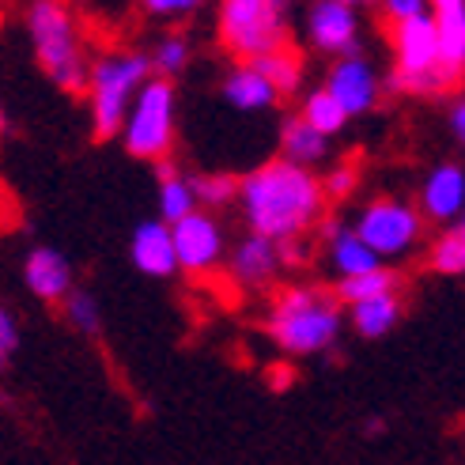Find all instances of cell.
<instances>
[{
  "label": "cell",
  "instance_id": "obj_1",
  "mask_svg": "<svg viewBox=\"0 0 465 465\" xmlns=\"http://www.w3.org/2000/svg\"><path fill=\"white\" fill-rule=\"evenodd\" d=\"M239 208L250 235H265L284 250L325 223V185L311 167L288 159H272L242 174Z\"/></svg>",
  "mask_w": 465,
  "mask_h": 465
},
{
  "label": "cell",
  "instance_id": "obj_2",
  "mask_svg": "<svg viewBox=\"0 0 465 465\" xmlns=\"http://www.w3.org/2000/svg\"><path fill=\"white\" fill-rule=\"evenodd\" d=\"M344 299L314 284H292L272 295L265 330L269 341L288 356H318L333 348L344 322Z\"/></svg>",
  "mask_w": 465,
  "mask_h": 465
},
{
  "label": "cell",
  "instance_id": "obj_3",
  "mask_svg": "<svg viewBox=\"0 0 465 465\" xmlns=\"http://www.w3.org/2000/svg\"><path fill=\"white\" fill-rule=\"evenodd\" d=\"M27 38L35 61L61 91H87L91 61L84 54L80 27L64 0H31L27 8Z\"/></svg>",
  "mask_w": 465,
  "mask_h": 465
},
{
  "label": "cell",
  "instance_id": "obj_4",
  "mask_svg": "<svg viewBox=\"0 0 465 465\" xmlns=\"http://www.w3.org/2000/svg\"><path fill=\"white\" fill-rule=\"evenodd\" d=\"M152 57L148 54H103L91 61V80H87V106H91V125H95L99 141L122 136L125 118L141 95V87L152 80Z\"/></svg>",
  "mask_w": 465,
  "mask_h": 465
},
{
  "label": "cell",
  "instance_id": "obj_5",
  "mask_svg": "<svg viewBox=\"0 0 465 465\" xmlns=\"http://www.w3.org/2000/svg\"><path fill=\"white\" fill-rule=\"evenodd\" d=\"M390 45H393V73H390L393 91H405V95H439V91L454 87L443 64V45H439V27L431 12L393 23Z\"/></svg>",
  "mask_w": 465,
  "mask_h": 465
},
{
  "label": "cell",
  "instance_id": "obj_6",
  "mask_svg": "<svg viewBox=\"0 0 465 465\" xmlns=\"http://www.w3.org/2000/svg\"><path fill=\"white\" fill-rule=\"evenodd\" d=\"M295 0H220L216 35L220 45L242 61H262L272 50H284L288 12Z\"/></svg>",
  "mask_w": 465,
  "mask_h": 465
},
{
  "label": "cell",
  "instance_id": "obj_7",
  "mask_svg": "<svg viewBox=\"0 0 465 465\" xmlns=\"http://www.w3.org/2000/svg\"><path fill=\"white\" fill-rule=\"evenodd\" d=\"M174 129H178V103H174V84L152 76L141 95H136L125 129H122V144L133 159L144 163H167L174 148Z\"/></svg>",
  "mask_w": 465,
  "mask_h": 465
},
{
  "label": "cell",
  "instance_id": "obj_8",
  "mask_svg": "<svg viewBox=\"0 0 465 465\" xmlns=\"http://www.w3.org/2000/svg\"><path fill=\"white\" fill-rule=\"evenodd\" d=\"M424 223L428 220L416 204L398 201V197H375L356 213L352 227L382 262H393V258H405V253L416 250V242L424 235Z\"/></svg>",
  "mask_w": 465,
  "mask_h": 465
},
{
  "label": "cell",
  "instance_id": "obj_9",
  "mask_svg": "<svg viewBox=\"0 0 465 465\" xmlns=\"http://www.w3.org/2000/svg\"><path fill=\"white\" fill-rule=\"evenodd\" d=\"M307 42L325 57H352L360 50V15L344 0H311L307 5Z\"/></svg>",
  "mask_w": 465,
  "mask_h": 465
},
{
  "label": "cell",
  "instance_id": "obj_10",
  "mask_svg": "<svg viewBox=\"0 0 465 465\" xmlns=\"http://www.w3.org/2000/svg\"><path fill=\"white\" fill-rule=\"evenodd\" d=\"M174 250H178V269L185 272H213L223 262V227L213 213L197 208L193 216L174 223Z\"/></svg>",
  "mask_w": 465,
  "mask_h": 465
},
{
  "label": "cell",
  "instance_id": "obj_11",
  "mask_svg": "<svg viewBox=\"0 0 465 465\" xmlns=\"http://www.w3.org/2000/svg\"><path fill=\"white\" fill-rule=\"evenodd\" d=\"M325 91L348 110V118H360V114L375 110V103L382 95V80L367 57L352 54V57L333 61L330 76H325Z\"/></svg>",
  "mask_w": 465,
  "mask_h": 465
},
{
  "label": "cell",
  "instance_id": "obj_12",
  "mask_svg": "<svg viewBox=\"0 0 465 465\" xmlns=\"http://www.w3.org/2000/svg\"><path fill=\"white\" fill-rule=\"evenodd\" d=\"M420 213L428 223H458L465 213V171L458 163H439L424 174L420 185Z\"/></svg>",
  "mask_w": 465,
  "mask_h": 465
},
{
  "label": "cell",
  "instance_id": "obj_13",
  "mask_svg": "<svg viewBox=\"0 0 465 465\" xmlns=\"http://www.w3.org/2000/svg\"><path fill=\"white\" fill-rule=\"evenodd\" d=\"M23 284L42 303H64L73 295V265L54 246H35L23 258Z\"/></svg>",
  "mask_w": 465,
  "mask_h": 465
},
{
  "label": "cell",
  "instance_id": "obj_14",
  "mask_svg": "<svg viewBox=\"0 0 465 465\" xmlns=\"http://www.w3.org/2000/svg\"><path fill=\"white\" fill-rule=\"evenodd\" d=\"M284 265V246L265 235H246L235 250H231V281L242 288H265L276 281V272Z\"/></svg>",
  "mask_w": 465,
  "mask_h": 465
},
{
  "label": "cell",
  "instance_id": "obj_15",
  "mask_svg": "<svg viewBox=\"0 0 465 465\" xmlns=\"http://www.w3.org/2000/svg\"><path fill=\"white\" fill-rule=\"evenodd\" d=\"M322 235H325V250H330V265L337 272V281H352V276L375 272V269L386 265L379 253L356 235V227H344L337 220H325L322 223Z\"/></svg>",
  "mask_w": 465,
  "mask_h": 465
},
{
  "label": "cell",
  "instance_id": "obj_16",
  "mask_svg": "<svg viewBox=\"0 0 465 465\" xmlns=\"http://www.w3.org/2000/svg\"><path fill=\"white\" fill-rule=\"evenodd\" d=\"M129 258L144 276H171L178 272V250H174V227L163 220H144L129 239Z\"/></svg>",
  "mask_w": 465,
  "mask_h": 465
},
{
  "label": "cell",
  "instance_id": "obj_17",
  "mask_svg": "<svg viewBox=\"0 0 465 465\" xmlns=\"http://www.w3.org/2000/svg\"><path fill=\"white\" fill-rule=\"evenodd\" d=\"M223 99H227L231 110H239V114H262V110L276 106L281 91L269 84V76L253 61H242V64L231 68L227 80H223Z\"/></svg>",
  "mask_w": 465,
  "mask_h": 465
},
{
  "label": "cell",
  "instance_id": "obj_18",
  "mask_svg": "<svg viewBox=\"0 0 465 465\" xmlns=\"http://www.w3.org/2000/svg\"><path fill=\"white\" fill-rule=\"evenodd\" d=\"M155 208L163 223H182L185 216L197 213V193H193V178H185L174 163H159V190H155Z\"/></svg>",
  "mask_w": 465,
  "mask_h": 465
},
{
  "label": "cell",
  "instance_id": "obj_19",
  "mask_svg": "<svg viewBox=\"0 0 465 465\" xmlns=\"http://www.w3.org/2000/svg\"><path fill=\"white\" fill-rule=\"evenodd\" d=\"M401 318V295L390 292V295H379V299H363V303H352L348 307V322H352V330L367 341H379L386 337L393 325Z\"/></svg>",
  "mask_w": 465,
  "mask_h": 465
},
{
  "label": "cell",
  "instance_id": "obj_20",
  "mask_svg": "<svg viewBox=\"0 0 465 465\" xmlns=\"http://www.w3.org/2000/svg\"><path fill=\"white\" fill-rule=\"evenodd\" d=\"M281 159L288 163H299V167H318V163L330 155V136H322L311 122H303L295 114V118L284 122V133H281Z\"/></svg>",
  "mask_w": 465,
  "mask_h": 465
},
{
  "label": "cell",
  "instance_id": "obj_21",
  "mask_svg": "<svg viewBox=\"0 0 465 465\" xmlns=\"http://www.w3.org/2000/svg\"><path fill=\"white\" fill-rule=\"evenodd\" d=\"M435 27H439V45H443V64H447L450 80L458 84L465 76V8L439 12Z\"/></svg>",
  "mask_w": 465,
  "mask_h": 465
},
{
  "label": "cell",
  "instance_id": "obj_22",
  "mask_svg": "<svg viewBox=\"0 0 465 465\" xmlns=\"http://www.w3.org/2000/svg\"><path fill=\"white\" fill-rule=\"evenodd\" d=\"M253 64H258L262 73L269 76V84L281 91V99L295 95L299 84H303V57H299L292 45H284V50H272V54H265L262 61H253Z\"/></svg>",
  "mask_w": 465,
  "mask_h": 465
},
{
  "label": "cell",
  "instance_id": "obj_23",
  "mask_svg": "<svg viewBox=\"0 0 465 465\" xmlns=\"http://www.w3.org/2000/svg\"><path fill=\"white\" fill-rule=\"evenodd\" d=\"M401 288V276L393 272L390 265L375 269V272H363V276H352V281H337V295L344 299V307L352 303H363V299H379V295H390Z\"/></svg>",
  "mask_w": 465,
  "mask_h": 465
},
{
  "label": "cell",
  "instance_id": "obj_24",
  "mask_svg": "<svg viewBox=\"0 0 465 465\" xmlns=\"http://www.w3.org/2000/svg\"><path fill=\"white\" fill-rule=\"evenodd\" d=\"M299 118L311 122L322 136H337L348 122H352V118H348V110H344V106H341V103H337L325 87L311 91V95L303 99V110H299Z\"/></svg>",
  "mask_w": 465,
  "mask_h": 465
},
{
  "label": "cell",
  "instance_id": "obj_25",
  "mask_svg": "<svg viewBox=\"0 0 465 465\" xmlns=\"http://www.w3.org/2000/svg\"><path fill=\"white\" fill-rule=\"evenodd\" d=\"M428 265H431L439 276H461V272H465V231H461L458 223L443 227V235L431 242Z\"/></svg>",
  "mask_w": 465,
  "mask_h": 465
},
{
  "label": "cell",
  "instance_id": "obj_26",
  "mask_svg": "<svg viewBox=\"0 0 465 465\" xmlns=\"http://www.w3.org/2000/svg\"><path fill=\"white\" fill-rule=\"evenodd\" d=\"M61 311H64V322L73 325L76 333L99 337V330H103V311H99V303H95V295H91V292L73 288V295H68L64 303H61Z\"/></svg>",
  "mask_w": 465,
  "mask_h": 465
},
{
  "label": "cell",
  "instance_id": "obj_27",
  "mask_svg": "<svg viewBox=\"0 0 465 465\" xmlns=\"http://www.w3.org/2000/svg\"><path fill=\"white\" fill-rule=\"evenodd\" d=\"M239 182L242 178H231V174H193L197 204L204 208V213H213V208H223L231 201H239Z\"/></svg>",
  "mask_w": 465,
  "mask_h": 465
},
{
  "label": "cell",
  "instance_id": "obj_28",
  "mask_svg": "<svg viewBox=\"0 0 465 465\" xmlns=\"http://www.w3.org/2000/svg\"><path fill=\"white\" fill-rule=\"evenodd\" d=\"M185 64H190V42H185L182 35L159 38V45L152 50V68H155V76L174 80Z\"/></svg>",
  "mask_w": 465,
  "mask_h": 465
},
{
  "label": "cell",
  "instance_id": "obj_29",
  "mask_svg": "<svg viewBox=\"0 0 465 465\" xmlns=\"http://www.w3.org/2000/svg\"><path fill=\"white\" fill-rule=\"evenodd\" d=\"M141 8L152 19H182V15H193L197 8H204V0H141Z\"/></svg>",
  "mask_w": 465,
  "mask_h": 465
},
{
  "label": "cell",
  "instance_id": "obj_30",
  "mask_svg": "<svg viewBox=\"0 0 465 465\" xmlns=\"http://www.w3.org/2000/svg\"><path fill=\"white\" fill-rule=\"evenodd\" d=\"M379 8L386 15V23H405V19H416V15H428L431 12V0H379Z\"/></svg>",
  "mask_w": 465,
  "mask_h": 465
},
{
  "label": "cell",
  "instance_id": "obj_31",
  "mask_svg": "<svg viewBox=\"0 0 465 465\" xmlns=\"http://www.w3.org/2000/svg\"><path fill=\"white\" fill-rule=\"evenodd\" d=\"M322 185H325V197H348V193H352L356 190V171L352 167H333L330 174H325L322 178Z\"/></svg>",
  "mask_w": 465,
  "mask_h": 465
},
{
  "label": "cell",
  "instance_id": "obj_32",
  "mask_svg": "<svg viewBox=\"0 0 465 465\" xmlns=\"http://www.w3.org/2000/svg\"><path fill=\"white\" fill-rule=\"evenodd\" d=\"M15 348H19V325L12 311H0V360H12Z\"/></svg>",
  "mask_w": 465,
  "mask_h": 465
},
{
  "label": "cell",
  "instance_id": "obj_33",
  "mask_svg": "<svg viewBox=\"0 0 465 465\" xmlns=\"http://www.w3.org/2000/svg\"><path fill=\"white\" fill-rule=\"evenodd\" d=\"M450 129H454V136L465 144V99H458L454 103V110H450Z\"/></svg>",
  "mask_w": 465,
  "mask_h": 465
},
{
  "label": "cell",
  "instance_id": "obj_34",
  "mask_svg": "<svg viewBox=\"0 0 465 465\" xmlns=\"http://www.w3.org/2000/svg\"><path fill=\"white\" fill-rule=\"evenodd\" d=\"M458 8H465V0H431V15H439V12H458Z\"/></svg>",
  "mask_w": 465,
  "mask_h": 465
},
{
  "label": "cell",
  "instance_id": "obj_35",
  "mask_svg": "<svg viewBox=\"0 0 465 465\" xmlns=\"http://www.w3.org/2000/svg\"><path fill=\"white\" fill-rule=\"evenodd\" d=\"M382 428H386L382 420H367V431H371V435H382Z\"/></svg>",
  "mask_w": 465,
  "mask_h": 465
},
{
  "label": "cell",
  "instance_id": "obj_36",
  "mask_svg": "<svg viewBox=\"0 0 465 465\" xmlns=\"http://www.w3.org/2000/svg\"><path fill=\"white\" fill-rule=\"evenodd\" d=\"M344 5H352V8H363V5H375V0H344Z\"/></svg>",
  "mask_w": 465,
  "mask_h": 465
},
{
  "label": "cell",
  "instance_id": "obj_37",
  "mask_svg": "<svg viewBox=\"0 0 465 465\" xmlns=\"http://www.w3.org/2000/svg\"><path fill=\"white\" fill-rule=\"evenodd\" d=\"M458 227H461V231H465V213H461V220H458Z\"/></svg>",
  "mask_w": 465,
  "mask_h": 465
}]
</instances>
